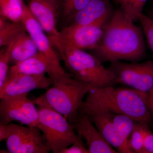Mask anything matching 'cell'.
Returning <instances> with one entry per match:
<instances>
[{
  "mask_svg": "<svg viewBox=\"0 0 153 153\" xmlns=\"http://www.w3.org/2000/svg\"><path fill=\"white\" fill-rule=\"evenodd\" d=\"M91 51L102 63L121 60L137 62L146 53L141 30L126 18L120 8L105 25L101 40Z\"/></svg>",
  "mask_w": 153,
  "mask_h": 153,
  "instance_id": "cell-1",
  "label": "cell"
},
{
  "mask_svg": "<svg viewBox=\"0 0 153 153\" xmlns=\"http://www.w3.org/2000/svg\"><path fill=\"white\" fill-rule=\"evenodd\" d=\"M78 113L87 114L97 110L124 115L136 122L150 121L148 95L133 88L91 87Z\"/></svg>",
  "mask_w": 153,
  "mask_h": 153,
  "instance_id": "cell-2",
  "label": "cell"
},
{
  "mask_svg": "<svg viewBox=\"0 0 153 153\" xmlns=\"http://www.w3.org/2000/svg\"><path fill=\"white\" fill-rule=\"evenodd\" d=\"M52 44L74 79L94 87L114 86L117 83L112 72L94 55L71 47L59 38Z\"/></svg>",
  "mask_w": 153,
  "mask_h": 153,
  "instance_id": "cell-3",
  "label": "cell"
},
{
  "mask_svg": "<svg viewBox=\"0 0 153 153\" xmlns=\"http://www.w3.org/2000/svg\"><path fill=\"white\" fill-rule=\"evenodd\" d=\"M91 87L74 78L70 82L53 85L33 101L37 105L50 108L63 115L71 124L76 118L83 97Z\"/></svg>",
  "mask_w": 153,
  "mask_h": 153,
  "instance_id": "cell-4",
  "label": "cell"
},
{
  "mask_svg": "<svg viewBox=\"0 0 153 153\" xmlns=\"http://www.w3.org/2000/svg\"><path fill=\"white\" fill-rule=\"evenodd\" d=\"M38 128L43 133L49 151L60 153L79 140L72 125L63 115L47 107L38 105Z\"/></svg>",
  "mask_w": 153,
  "mask_h": 153,
  "instance_id": "cell-5",
  "label": "cell"
},
{
  "mask_svg": "<svg viewBox=\"0 0 153 153\" xmlns=\"http://www.w3.org/2000/svg\"><path fill=\"white\" fill-rule=\"evenodd\" d=\"M107 68L113 74L117 83L130 86L148 96L153 93V61L143 63L111 62Z\"/></svg>",
  "mask_w": 153,
  "mask_h": 153,
  "instance_id": "cell-6",
  "label": "cell"
},
{
  "mask_svg": "<svg viewBox=\"0 0 153 153\" xmlns=\"http://www.w3.org/2000/svg\"><path fill=\"white\" fill-rule=\"evenodd\" d=\"M22 22L27 32L35 42L38 52L47 58L57 75L59 84L70 82L71 75L63 69L60 63V56L55 51L49 37L38 22L33 16L27 6L25 7Z\"/></svg>",
  "mask_w": 153,
  "mask_h": 153,
  "instance_id": "cell-7",
  "label": "cell"
},
{
  "mask_svg": "<svg viewBox=\"0 0 153 153\" xmlns=\"http://www.w3.org/2000/svg\"><path fill=\"white\" fill-rule=\"evenodd\" d=\"M7 149L11 153H47L49 152L38 126L7 125Z\"/></svg>",
  "mask_w": 153,
  "mask_h": 153,
  "instance_id": "cell-8",
  "label": "cell"
},
{
  "mask_svg": "<svg viewBox=\"0 0 153 153\" xmlns=\"http://www.w3.org/2000/svg\"><path fill=\"white\" fill-rule=\"evenodd\" d=\"M28 94L1 99L0 123L8 125L18 122L25 126H38L39 114L34 101Z\"/></svg>",
  "mask_w": 153,
  "mask_h": 153,
  "instance_id": "cell-9",
  "label": "cell"
},
{
  "mask_svg": "<svg viewBox=\"0 0 153 153\" xmlns=\"http://www.w3.org/2000/svg\"><path fill=\"white\" fill-rule=\"evenodd\" d=\"M105 25H70L61 29L59 39L76 49L92 50L101 40Z\"/></svg>",
  "mask_w": 153,
  "mask_h": 153,
  "instance_id": "cell-10",
  "label": "cell"
},
{
  "mask_svg": "<svg viewBox=\"0 0 153 153\" xmlns=\"http://www.w3.org/2000/svg\"><path fill=\"white\" fill-rule=\"evenodd\" d=\"M27 6L51 43L58 40L60 36L57 27L58 0H30Z\"/></svg>",
  "mask_w": 153,
  "mask_h": 153,
  "instance_id": "cell-11",
  "label": "cell"
},
{
  "mask_svg": "<svg viewBox=\"0 0 153 153\" xmlns=\"http://www.w3.org/2000/svg\"><path fill=\"white\" fill-rule=\"evenodd\" d=\"M71 124L77 135L85 140L89 153H117L94 126L87 115L78 113Z\"/></svg>",
  "mask_w": 153,
  "mask_h": 153,
  "instance_id": "cell-12",
  "label": "cell"
},
{
  "mask_svg": "<svg viewBox=\"0 0 153 153\" xmlns=\"http://www.w3.org/2000/svg\"><path fill=\"white\" fill-rule=\"evenodd\" d=\"M51 84V80L45 74H17L8 77L0 88V98L28 94L36 89L48 88Z\"/></svg>",
  "mask_w": 153,
  "mask_h": 153,
  "instance_id": "cell-13",
  "label": "cell"
},
{
  "mask_svg": "<svg viewBox=\"0 0 153 153\" xmlns=\"http://www.w3.org/2000/svg\"><path fill=\"white\" fill-rule=\"evenodd\" d=\"M114 11L110 0H91L68 25H105L112 16Z\"/></svg>",
  "mask_w": 153,
  "mask_h": 153,
  "instance_id": "cell-14",
  "label": "cell"
},
{
  "mask_svg": "<svg viewBox=\"0 0 153 153\" xmlns=\"http://www.w3.org/2000/svg\"><path fill=\"white\" fill-rule=\"evenodd\" d=\"M85 114L88 115L105 139L117 152L121 153H134L119 134L107 111L100 110Z\"/></svg>",
  "mask_w": 153,
  "mask_h": 153,
  "instance_id": "cell-15",
  "label": "cell"
},
{
  "mask_svg": "<svg viewBox=\"0 0 153 153\" xmlns=\"http://www.w3.org/2000/svg\"><path fill=\"white\" fill-rule=\"evenodd\" d=\"M48 74L52 85L59 84L55 71L47 58L41 52L24 61L13 65L9 68L8 77L19 74L40 75Z\"/></svg>",
  "mask_w": 153,
  "mask_h": 153,
  "instance_id": "cell-16",
  "label": "cell"
},
{
  "mask_svg": "<svg viewBox=\"0 0 153 153\" xmlns=\"http://www.w3.org/2000/svg\"><path fill=\"white\" fill-rule=\"evenodd\" d=\"M38 52L35 42L27 32L22 33L14 41L10 63L13 65L33 57Z\"/></svg>",
  "mask_w": 153,
  "mask_h": 153,
  "instance_id": "cell-17",
  "label": "cell"
},
{
  "mask_svg": "<svg viewBox=\"0 0 153 153\" xmlns=\"http://www.w3.org/2000/svg\"><path fill=\"white\" fill-rule=\"evenodd\" d=\"M91 0H58V23L62 28L68 26L74 16L87 5Z\"/></svg>",
  "mask_w": 153,
  "mask_h": 153,
  "instance_id": "cell-18",
  "label": "cell"
},
{
  "mask_svg": "<svg viewBox=\"0 0 153 153\" xmlns=\"http://www.w3.org/2000/svg\"><path fill=\"white\" fill-rule=\"evenodd\" d=\"M26 6L23 0H0V16L10 22H21Z\"/></svg>",
  "mask_w": 153,
  "mask_h": 153,
  "instance_id": "cell-19",
  "label": "cell"
},
{
  "mask_svg": "<svg viewBox=\"0 0 153 153\" xmlns=\"http://www.w3.org/2000/svg\"><path fill=\"white\" fill-rule=\"evenodd\" d=\"M107 111L119 134L123 140L128 145V140L136 122L130 117L124 115Z\"/></svg>",
  "mask_w": 153,
  "mask_h": 153,
  "instance_id": "cell-20",
  "label": "cell"
},
{
  "mask_svg": "<svg viewBox=\"0 0 153 153\" xmlns=\"http://www.w3.org/2000/svg\"><path fill=\"white\" fill-rule=\"evenodd\" d=\"M25 32L27 30L22 21L9 22L0 28V47H7Z\"/></svg>",
  "mask_w": 153,
  "mask_h": 153,
  "instance_id": "cell-21",
  "label": "cell"
},
{
  "mask_svg": "<svg viewBox=\"0 0 153 153\" xmlns=\"http://www.w3.org/2000/svg\"><path fill=\"white\" fill-rule=\"evenodd\" d=\"M148 0H114L124 15L133 22L138 20L140 15Z\"/></svg>",
  "mask_w": 153,
  "mask_h": 153,
  "instance_id": "cell-22",
  "label": "cell"
},
{
  "mask_svg": "<svg viewBox=\"0 0 153 153\" xmlns=\"http://www.w3.org/2000/svg\"><path fill=\"white\" fill-rule=\"evenodd\" d=\"M143 123H136L128 140L129 146L134 153H145L143 146Z\"/></svg>",
  "mask_w": 153,
  "mask_h": 153,
  "instance_id": "cell-23",
  "label": "cell"
},
{
  "mask_svg": "<svg viewBox=\"0 0 153 153\" xmlns=\"http://www.w3.org/2000/svg\"><path fill=\"white\" fill-rule=\"evenodd\" d=\"M14 41L6 47L5 49L1 50L0 52V88L2 87L7 79L11 49Z\"/></svg>",
  "mask_w": 153,
  "mask_h": 153,
  "instance_id": "cell-24",
  "label": "cell"
},
{
  "mask_svg": "<svg viewBox=\"0 0 153 153\" xmlns=\"http://www.w3.org/2000/svg\"><path fill=\"white\" fill-rule=\"evenodd\" d=\"M148 45L153 54V19L142 13L138 17Z\"/></svg>",
  "mask_w": 153,
  "mask_h": 153,
  "instance_id": "cell-25",
  "label": "cell"
},
{
  "mask_svg": "<svg viewBox=\"0 0 153 153\" xmlns=\"http://www.w3.org/2000/svg\"><path fill=\"white\" fill-rule=\"evenodd\" d=\"M149 124V123H143L144 149L145 153H153V133Z\"/></svg>",
  "mask_w": 153,
  "mask_h": 153,
  "instance_id": "cell-26",
  "label": "cell"
},
{
  "mask_svg": "<svg viewBox=\"0 0 153 153\" xmlns=\"http://www.w3.org/2000/svg\"><path fill=\"white\" fill-rule=\"evenodd\" d=\"M82 139L79 137V140L73 143L71 146L64 149L60 153H89L88 149L83 145Z\"/></svg>",
  "mask_w": 153,
  "mask_h": 153,
  "instance_id": "cell-27",
  "label": "cell"
},
{
  "mask_svg": "<svg viewBox=\"0 0 153 153\" xmlns=\"http://www.w3.org/2000/svg\"><path fill=\"white\" fill-rule=\"evenodd\" d=\"M8 137L7 125L0 123V141H2L7 140Z\"/></svg>",
  "mask_w": 153,
  "mask_h": 153,
  "instance_id": "cell-28",
  "label": "cell"
},
{
  "mask_svg": "<svg viewBox=\"0 0 153 153\" xmlns=\"http://www.w3.org/2000/svg\"><path fill=\"white\" fill-rule=\"evenodd\" d=\"M148 16L151 19H153V7L152 8V9L150 10L149 12V15H148Z\"/></svg>",
  "mask_w": 153,
  "mask_h": 153,
  "instance_id": "cell-29",
  "label": "cell"
},
{
  "mask_svg": "<svg viewBox=\"0 0 153 153\" xmlns=\"http://www.w3.org/2000/svg\"><path fill=\"white\" fill-rule=\"evenodd\" d=\"M149 110L150 111L151 116H152V117L153 118V107L152 108H150Z\"/></svg>",
  "mask_w": 153,
  "mask_h": 153,
  "instance_id": "cell-30",
  "label": "cell"
},
{
  "mask_svg": "<svg viewBox=\"0 0 153 153\" xmlns=\"http://www.w3.org/2000/svg\"><path fill=\"white\" fill-rule=\"evenodd\" d=\"M8 152H9L8 151H7ZM7 151H6L5 150H1V151H0V153H9V152H7ZM10 153V152H9Z\"/></svg>",
  "mask_w": 153,
  "mask_h": 153,
  "instance_id": "cell-31",
  "label": "cell"
},
{
  "mask_svg": "<svg viewBox=\"0 0 153 153\" xmlns=\"http://www.w3.org/2000/svg\"><path fill=\"white\" fill-rule=\"evenodd\" d=\"M151 1L153 3V0H151Z\"/></svg>",
  "mask_w": 153,
  "mask_h": 153,
  "instance_id": "cell-32",
  "label": "cell"
}]
</instances>
